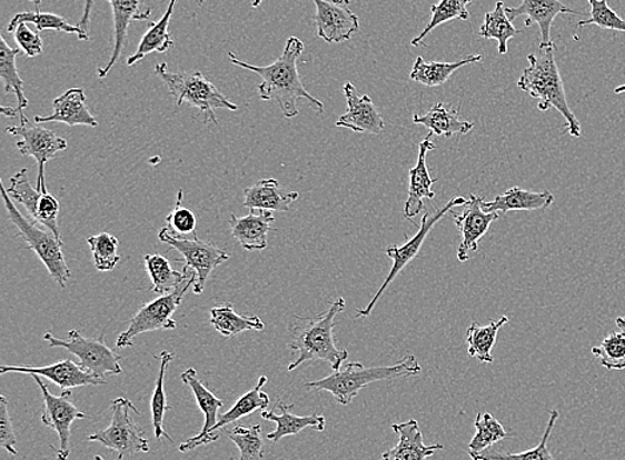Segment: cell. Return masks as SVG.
Here are the masks:
<instances>
[{
	"label": "cell",
	"mask_w": 625,
	"mask_h": 460,
	"mask_svg": "<svg viewBox=\"0 0 625 460\" xmlns=\"http://www.w3.org/2000/svg\"><path fill=\"white\" fill-rule=\"evenodd\" d=\"M305 51V43L297 37L287 39L285 50L281 56L270 66H252L239 60L232 52H228V58L234 66L247 71H252L261 78L258 86L259 98L264 101H277L281 113L287 119L298 117V101L305 99L318 113L325 112L319 99L312 97L301 83L298 71V60Z\"/></svg>",
	"instance_id": "1"
},
{
	"label": "cell",
	"mask_w": 625,
	"mask_h": 460,
	"mask_svg": "<svg viewBox=\"0 0 625 460\" xmlns=\"http://www.w3.org/2000/svg\"><path fill=\"white\" fill-rule=\"evenodd\" d=\"M346 300L339 297L325 313L315 317L295 316L290 328L288 348L298 351V358L288 364V371L297 370L300 364L323 361L340 370L348 358V351L335 344V317L345 310Z\"/></svg>",
	"instance_id": "2"
},
{
	"label": "cell",
	"mask_w": 625,
	"mask_h": 460,
	"mask_svg": "<svg viewBox=\"0 0 625 460\" xmlns=\"http://www.w3.org/2000/svg\"><path fill=\"white\" fill-rule=\"evenodd\" d=\"M555 50L556 46L553 44L540 50L537 56L530 53L528 56L529 67L522 73L517 87L539 101L537 103L539 111L546 112L550 108H555L566 119V131L571 137L581 138V121L568 106L559 67L555 60Z\"/></svg>",
	"instance_id": "3"
},
{
	"label": "cell",
	"mask_w": 625,
	"mask_h": 460,
	"mask_svg": "<svg viewBox=\"0 0 625 460\" xmlns=\"http://www.w3.org/2000/svg\"><path fill=\"white\" fill-rule=\"evenodd\" d=\"M421 373V367L414 356L403 358L393 367L365 368L359 362H351L345 368L334 371L323 380L307 382L306 389L331 392L340 404L346 406L359 394L366 386L379 381L396 380V378L416 377Z\"/></svg>",
	"instance_id": "4"
},
{
	"label": "cell",
	"mask_w": 625,
	"mask_h": 460,
	"mask_svg": "<svg viewBox=\"0 0 625 460\" xmlns=\"http://www.w3.org/2000/svg\"><path fill=\"white\" fill-rule=\"evenodd\" d=\"M156 73L165 81L168 91L177 100V106L190 104L204 114L205 123L218 124L215 110L224 108L228 111H238V106L228 100L217 86L208 81L200 72H173L166 63L156 66Z\"/></svg>",
	"instance_id": "5"
},
{
	"label": "cell",
	"mask_w": 625,
	"mask_h": 460,
	"mask_svg": "<svg viewBox=\"0 0 625 460\" xmlns=\"http://www.w3.org/2000/svg\"><path fill=\"white\" fill-rule=\"evenodd\" d=\"M0 192L4 201L7 213L13 226L18 229V236L27 243V248L37 253L39 260L49 270L52 280L58 283L60 288H65L66 283L71 279V270L67 267L63 254V240L58 239L50 230H44L43 227L36 224L26 216L18 211L13 204L10 194L3 182L0 181Z\"/></svg>",
	"instance_id": "6"
},
{
	"label": "cell",
	"mask_w": 625,
	"mask_h": 460,
	"mask_svg": "<svg viewBox=\"0 0 625 460\" xmlns=\"http://www.w3.org/2000/svg\"><path fill=\"white\" fill-rule=\"evenodd\" d=\"M112 419L109 428L87 438L89 442L102 443L105 448L118 452V460L125 457L150 452L149 439L131 418V411L140 414L137 406L123 397L113 399L111 403Z\"/></svg>",
	"instance_id": "7"
},
{
	"label": "cell",
	"mask_w": 625,
	"mask_h": 460,
	"mask_svg": "<svg viewBox=\"0 0 625 460\" xmlns=\"http://www.w3.org/2000/svg\"><path fill=\"white\" fill-rule=\"evenodd\" d=\"M158 239L167 243L183 257L186 266L183 269L191 270L195 274L194 293L205 292L208 277L221 263L230 260L227 250L215 246L214 242L199 240L197 233L192 236H177L167 228L160 229Z\"/></svg>",
	"instance_id": "8"
},
{
	"label": "cell",
	"mask_w": 625,
	"mask_h": 460,
	"mask_svg": "<svg viewBox=\"0 0 625 460\" xmlns=\"http://www.w3.org/2000/svg\"><path fill=\"white\" fill-rule=\"evenodd\" d=\"M43 338L50 348H63L77 356L80 367L100 380H106L109 376L122 374L123 369L120 364L122 357L107 347L103 337H85L78 330H71L67 340H60L51 333H46Z\"/></svg>",
	"instance_id": "9"
},
{
	"label": "cell",
	"mask_w": 625,
	"mask_h": 460,
	"mask_svg": "<svg viewBox=\"0 0 625 460\" xmlns=\"http://www.w3.org/2000/svg\"><path fill=\"white\" fill-rule=\"evenodd\" d=\"M195 274L188 280L183 287L175 290V292L166 296H159L158 299L146 303L140 308L138 313L132 317L129 328L120 333L117 340L118 349L131 348L133 340L140 334L151 333V331L177 329L178 323L173 320L175 311L183 301L188 289L194 287Z\"/></svg>",
	"instance_id": "10"
},
{
	"label": "cell",
	"mask_w": 625,
	"mask_h": 460,
	"mask_svg": "<svg viewBox=\"0 0 625 460\" xmlns=\"http://www.w3.org/2000/svg\"><path fill=\"white\" fill-rule=\"evenodd\" d=\"M467 202L468 201L465 198H454L453 200H449L445 207L436 209L433 213H426L423 216L418 233H416L413 239H409L405 246H393L386 249V254L394 261L391 272L388 273L386 281L383 282V286L373 297V300L369 301L368 306L365 309L356 311V317L366 318L373 313L376 303L379 302L383 294H385L386 290L389 286H391L396 277H398L401 270L405 269L416 256H418L423 243H425L427 236L431 232L433 228L438 224V222L445 218L448 212H453L454 208L466 206Z\"/></svg>",
	"instance_id": "11"
},
{
	"label": "cell",
	"mask_w": 625,
	"mask_h": 460,
	"mask_svg": "<svg viewBox=\"0 0 625 460\" xmlns=\"http://www.w3.org/2000/svg\"><path fill=\"white\" fill-rule=\"evenodd\" d=\"M7 193L13 201L19 202L26 209L29 219L36 224L50 230L58 239L62 240L59 229L60 204L56 196L49 192H40L37 188H32L29 180V169L23 168L22 171L10 178V188Z\"/></svg>",
	"instance_id": "12"
},
{
	"label": "cell",
	"mask_w": 625,
	"mask_h": 460,
	"mask_svg": "<svg viewBox=\"0 0 625 460\" xmlns=\"http://www.w3.org/2000/svg\"><path fill=\"white\" fill-rule=\"evenodd\" d=\"M7 133L18 138L17 148L22 156L33 158L38 162L37 189L47 192L44 181V167L47 162L56 159L58 152L67 150V140L42 126H30V123L11 126Z\"/></svg>",
	"instance_id": "13"
},
{
	"label": "cell",
	"mask_w": 625,
	"mask_h": 460,
	"mask_svg": "<svg viewBox=\"0 0 625 460\" xmlns=\"http://www.w3.org/2000/svg\"><path fill=\"white\" fill-rule=\"evenodd\" d=\"M42 391L44 410L42 422L44 426L56 430L60 439V448L57 451L58 460H67L71 454V426L78 419L87 418L76 404L70 402L72 390H63L59 397L51 394L42 378L32 376Z\"/></svg>",
	"instance_id": "14"
},
{
	"label": "cell",
	"mask_w": 625,
	"mask_h": 460,
	"mask_svg": "<svg viewBox=\"0 0 625 460\" xmlns=\"http://www.w3.org/2000/svg\"><path fill=\"white\" fill-rule=\"evenodd\" d=\"M266 376L259 378V382L255 388L245 396H241L226 414L220 416L218 423L207 432L205 436H195L187 439L186 442L179 446L180 452L191 451L199 448V446L211 444L217 442L221 436V430L227 428L228 424L238 422L239 419L254 414L255 411H265L270 404V397L264 391V386L267 383Z\"/></svg>",
	"instance_id": "15"
},
{
	"label": "cell",
	"mask_w": 625,
	"mask_h": 460,
	"mask_svg": "<svg viewBox=\"0 0 625 460\" xmlns=\"http://www.w3.org/2000/svg\"><path fill=\"white\" fill-rule=\"evenodd\" d=\"M484 198L476 194H469L465 212L454 213L455 224L459 228L462 241L458 248V260L466 262L470 253L479 250V241L486 236L490 224L499 220L500 214L497 212H486L483 209Z\"/></svg>",
	"instance_id": "16"
},
{
	"label": "cell",
	"mask_w": 625,
	"mask_h": 460,
	"mask_svg": "<svg viewBox=\"0 0 625 460\" xmlns=\"http://www.w3.org/2000/svg\"><path fill=\"white\" fill-rule=\"evenodd\" d=\"M316 7L315 24L318 37L327 43H341L359 31V18L347 6L327 0H312Z\"/></svg>",
	"instance_id": "17"
},
{
	"label": "cell",
	"mask_w": 625,
	"mask_h": 460,
	"mask_svg": "<svg viewBox=\"0 0 625 460\" xmlns=\"http://www.w3.org/2000/svg\"><path fill=\"white\" fill-rule=\"evenodd\" d=\"M343 92L347 99V111L336 121V127L348 128L355 133L379 134L385 131V120L368 94L359 97L351 81H347Z\"/></svg>",
	"instance_id": "18"
},
{
	"label": "cell",
	"mask_w": 625,
	"mask_h": 460,
	"mask_svg": "<svg viewBox=\"0 0 625 460\" xmlns=\"http://www.w3.org/2000/svg\"><path fill=\"white\" fill-rule=\"evenodd\" d=\"M111 4L113 19V49L109 62L98 70L100 79L109 76L112 67L122 57L127 42V32L132 20H150L151 9L146 0H107Z\"/></svg>",
	"instance_id": "19"
},
{
	"label": "cell",
	"mask_w": 625,
	"mask_h": 460,
	"mask_svg": "<svg viewBox=\"0 0 625 460\" xmlns=\"http://www.w3.org/2000/svg\"><path fill=\"white\" fill-rule=\"evenodd\" d=\"M20 373L29 376L44 377L47 380L59 386L63 390L83 388V386L106 384V380L92 376L79 363L65 360L49 364V367H0V374Z\"/></svg>",
	"instance_id": "20"
},
{
	"label": "cell",
	"mask_w": 625,
	"mask_h": 460,
	"mask_svg": "<svg viewBox=\"0 0 625 460\" xmlns=\"http://www.w3.org/2000/svg\"><path fill=\"white\" fill-rule=\"evenodd\" d=\"M506 13L510 22L517 18L526 17V27L533 26V23L539 26L542 36L540 50L554 44L553 40H550V29H553V23L557 16H562V13L583 16L582 12L569 9L560 0H523L520 6L506 7Z\"/></svg>",
	"instance_id": "21"
},
{
	"label": "cell",
	"mask_w": 625,
	"mask_h": 460,
	"mask_svg": "<svg viewBox=\"0 0 625 460\" xmlns=\"http://www.w3.org/2000/svg\"><path fill=\"white\" fill-rule=\"evenodd\" d=\"M435 150L429 137L419 144V156L416 166L409 169V192L405 206V218L411 220L425 209V200L435 198L433 186L436 181L429 176L427 167V154Z\"/></svg>",
	"instance_id": "22"
},
{
	"label": "cell",
	"mask_w": 625,
	"mask_h": 460,
	"mask_svg": "<svg viewBox=\"0 0 625 460\" xmlns=\"http://www.w3.org/2000/svg\"><path fill=\"white\" fill-rule=\"evenodd\" d=\"M53 112L50 117H36L37 124L63 123L70 127H98L99 121L93 118L82 88H71L53 100Z\"/></svg>",
	"instance_id": "23"
},
{
	"label": "cell",
	"mask_w": 625,
	"mask_h": 460,
	"mask_svg": "<svg viewBox=\"0 0 625 460\" xmlns=\"http://www.w3.org/2000/svg\"><path fill=\"white\" fill-rule=\"evenodd\" d=\"M275 216L270 211H258L250 209V214L245 218L231 214L230 227L235 239L247 252H259L268 246V232L272 228Z\"/></svg>",
	"instance_id": "24"
},
{
	"label": "cell",
	"mask_w": 625,
	"mask_h": 460,
	"mask_svg": "<svg viewBox=\"0 0 625 460\" xmlns=\"http://www.w3.org/2000/svg\"><path fill=\"white\" fill-rule=\"evenodd\" d=\"M393 430L399 436V443L383 454L380 460H426L436 451L443 450V444L426 446L423 441L419 423L409 419L405 423L393 424Z\"/></svg>",
	"instance_id": "25"
},
{
	"label": "cell",
	"mask_w": 625,
	"mask_h": 460,
	"mask_svg": "<svg viewBox=\"0 0 625 460\" xmlns=\"http://www.w3.org/2000/svg\"><path fill=\"white\" fill-rule=\"evenodd\" d=\"M555 196L548 191L533 192L520 187L509 188L506 193L496 196L494 201H484L486 212L540 211L554 204Z\"/></svg>",
	"instance_id": "26"
},
{
	"label": "cell",
	"mask_w": 625,
	"mask_h": 460,
	"mask_svg": "<svg viewBox=\"0 0 625 460\" xmlns=\"http://www.w3.org/2000/svg\"><path fill=\"white\" fill-rule=\"evenodd\" d=\"M298 199V192L284 191L278 180L264 179L246 189L244 206L258 211L287 212Z\"/></svg>",
	"instance_id": "27"
},
{
	"label": "cell",
	"mask_w": 625,
	"mask_h": 460,
	"mask_svg": "<svg viewBox=\"0 0 625 460\" xmlns=\"http://www.w3.org/2000/svg\"><path fill=\"white\" fill-rule=\"evenodd\" d=\"M292 408L294 404L287 406L285 402L279 401L277 409L280 410V414H278L277 410L261 411V418L277 423V430L267 436V439H270L271 442L278 443L280 439L286 437L298 436L299 432L308 428L319 432L326 430L325 417L318 414L308 417L294 416L291 412Z\"/></svg>",
	"instance_id": "28"
},
{
	"label": "cell",
	"mask_w": 625,
	"mask_h": 460,
	"mask_svg": "<svg viewBox=\"0 0 625 460\" xmlns=\"http://www.w3.org/2000/svg\"><path fill=\"white\" fill-rule=\"evenodd\" d=\"M414 123L428 128L429 137L452 138L454 134H467L474 124L459 118V108L448 110L445 104L436 103L426 114H414Z\"/></svg>",
	"instance_id": "29"
},
{
	"label": "cell",
	"mask_w": 625,
	"mask_h": 460,
	"mask_svg": "<svg viewBox=\"0 0 625 460\" xmlns=\"http://www.w3.org/2000/svg\"><path fill=\"white\" fill-rule=\"evenodd\" d=\"M177 2L178 0H170L165 16L161 17L158 22L151 23L149 31H147L142 40H140L137 52L127 60V66L139 63L140 60L149 57L150 53H165L172 49L173 39L170 32H168V29H170L172 13Z\"/></svg>",
	"instance_id": "30"
},
{
	"label": "cell",
	"mask_w": 625,
	"mask_h": 460,
	"mask_svg": "<svg viewBox=\"0 0 625 460\" xmlns=\"http://www.w3.org/2000/svg\"><path fill=\"white\" fill-rule=\"evenodd\" d=\"M145 263L152 282L151 290L159 296L175 292L192 277V273H188L186 269H183V272L173 270L171 262L160 254H146Z\"/></svg>",
	"instance_id": "31"
},
{
	"label": "cell",
	"mask_w": 625,
	"mask_h": 460,
	"mask_svg": "<svg viewBox=\"0 0 625 460\" xmlns=\"http://www.w3.org/2000/svg\"><path fill=\"white\" fill-rule=\"evenodd\" d=\"M22 52L20 49H12L0 36V78L4 83L6 93L11 91L17 94L20 124L29 123L23 111L29 107V100L24 97L23 80L19 77L17 57Z\"/></svg>",
	"instance_id": "32"
},
{
	"label": "cell",
	"mask_w": 625,
	"mask_h": 460,
	"mask_svg": "<svg viewBox=\"0 0 625 460\" xmlns=\"http://www.w3.org/2000/svg\"><path fill=\"white\" fill-rule=\"evenodd\" d=\"M210 323L225 338L237 337L248 330H265V323L258 316H240L231 302L212 308Z\"/></svg>",
	"instance_id": "33"
},
{
	"label": "cell",
	"mask_w": 625,
	"mask_h": 460,
	"mask_svg": "<svg viewBox=\"0 0 625 460\" xmlns=\"http://www.w3.org/2000/svg\"><path fill=\"white\" fill-rule=\"evenodd\" d=\"M483 56H469L455 63L429 62L419 57L413 67L409 78L426 87H439L446 84L455 71L467 64L480 63Z\"/></svg>",
	"instance_id": "34"
},
{
	"label": "cell",
	"mask_w": 625,
	"mask_h": 460,
	"mask_svg": "<svg viewBox=\"0 0 625 460\" xmlns=\"http://www.w3.org/2000/svg\"><path fill=\"white\" fill-rule=\"evenodd\" d=\"M508 322V317L503 316L499 321H493L488 324L477 322L470 324L467 330L468 354L477 358L483 363H493V349L496 343L497 333Z\"/></svg>",
	"instance_id": "35"
},
{
	"label": "cell",
	"mask_w": 625,
	"mask_h": 460,
	"mask_svg": "<svg viewBox=\"0 0 625 460\" xmlns=\"http://www.w3.org/2000/svg\"><path fill=\"white\" fill-rule=\"evenodd\" d=\"M181 382L188 386L194 392L195 399H197L199 409L205 414V426L198 436H205L210 431L215 424L218 423V412L224 408V401L214 394L210 390L206 388L204 383L198 378L197 370L190 368L181 373Z\"/></svg>",
	"instance_id": "36"
},
{
	"label": "cell",
	"mask_w": 625,
	"mask_h": 460,
	"mask_svg": "<svg viewBox=\"0 0 625 460\" xmlns=\"http://www.w3.org/2000/svg\"><path fill=\"white\" fill-rule=\"evenodd\" d=\"M20 23H31L37 27L38 31L51 30L65 33H73L80 40H89V33L80 29L79 26H72L67 22L63 17L56 16V13L50 12H20L17 13L10 20L9 26H7V31L12 33L16 31Z\"/></svg>",
	"instance_id": "37"
},
{
	"label": "cell",
	"mask_w": 625,
	"mask_h": 460,
	"mask_svg": "<svg viewBox=\"0 0 625 460\" xmlns=\"http://www.w3.org/2000/svg\"><path fill=\"white\" fill-rule=\"evenodd\" d=\"M175 354L171 351H161L159 356H156L160 361L158 380L156 383V390H153L152 401H151V414H152V426L153 432H156V438H166L168 441L173 442V439L167 434L163 428L165 416L168 410H171V406L167 404V397L165 390V378L170 364L173 360Z\"/></svg>",
	"instance_id": "38"
},
{
	"label": "cell",
	"mask_w": 625,
	"mask_h": 460,
	"mask_svg": "<svg viewBox=\"0 0 625 460\" xmlns=\"http://www.w3.org/2000/svg\"><path fill=\"white\" fill-rule=\"evenodd\" d=\"M519 30L515 29L513 22L506 13V6L497 2L495 10L486 13V19L480 27L479 36L484 39H496L499 42L500 56L508 52V40L519 36Z\"/></svg>",
	"instance_id": "39"
},
{
	"label": "cell",
	"mask_w": 625,
	"mask_h": 460,
	"mask_svg": "<svg viewBox=\"0 0 625 460\" xmlns=\"http://www.w3.org/2000/svg\"><path fill=\"white\" fill-rule=\"evenodd\" d=\"M476 434L468 446V454L470 458L482 454L487 451L490 446L503 441L508 438L506 430L496 418L489 412H479L475 419Z\"/></svg>",
	"instance_id": "40"
},
{
	"label": "cell",
	"mask_w": 625,
	"mask_h": 460,
	"mask_svg": "<svg viewBox=\"0 0 625 460\" xmlns=\"http://www.w3.org/2000/svg\"><path fill=\"white\" fill-rule=\"evenodd\" d=\"M559 419V411H549V419L546 431H544L542 441L536 448L520 452V454H510V452L500 451H484L482 454L476 456L473 460H555L548 450V442L550 434L555 429V424Z\"/></svg>",
	"instance_id": "41"
},
{
	"label": "cell",
	"mask_w": 625,
	"mask_h": 460,
	"mask_svg": "<svg viewBox=\"0 0 625 460\" xmlns=\"http://www.w3.org/2000/svg\"><path fill=\"white\" fill-rule=\"evenodd\" d=\"M469 3H473V0H439V3L431 7L433 18L429 20L425 31L419 37H416L411 44L414 47L420 46L428 33H431L440 24L452 22L455 19H469V11L467 9Z\"/></svg>",
	"instance_id": "42"
},
{
	"label": "cell",
	"mask_w": 625,
	"mask_h": 460,
	"mask_svg": "<svg viewBox=\"0 0 625 460\" xmlns=\"http://www.w3.org/2000/svg\"><path fill=\"white\" fill-rule=\"evenodd\" d=\"M227 437L237 444L240 451L239 460H265V441L260 424H254L251 428L238 426L228 430Z\"/></svg>",
	"instance_id": "43"
},
{
	"label": "cell",
	"mask_w": 625,
	"mask_h": 460,
	"mask_svg": "<svg viewBox=\"0 0 625 460\" xmlns=\"http://www.w3.org/2000/svg\"><path fill=\"white\" fill-rule=\"evenodd\" d=\"M87 243L90 246L93 263H96L99 272H111L117 268L120 254L118 253L119 241L116 236L106 232L99 233L89 237Z\"/></svg>",
	"instance_id": "44"
},
{
	"label": "cell",
	"mask_w": 625,
	"mask_h": 460,
	"mask_svg": "<svg viewBox=\"0 0 625 460\" xmlns=\"http://www.w3.org/2000/svg\"><path fill=\"white\" fill-rule=\"evenodd\" d=\"M594 357L607 370H625V331L611 333L593 348Z\"/></svg>",
	"instance_id": "45"
},
{
	"label": "cell",
	"mask_w": 625,
	"mask_h": 460,
	"mask_svg": "<svg viewBox=\"0 0 625 460\" xmlns=\"http://www.w3.org/2000/svg\"><path fill=\"white\" fill-rule=\"evenodd\" d=\"M591 16L577 23V27L597 26L603 30L625 32V20L611 9L607 0H588Z\"/></svg>",
	"instance_id": "46"
},
{
	"label": "cell",
	"mask_w": 625,
	"mask_h": 460,
	"mask_svg": "<svg viewBox=\"0 0 625 460\" xmlns=\"http://www.w3.org/2000/svg\"><path fill=\"white\" fill-rule=\"evenodd\" d=\"M181 201H183V191L178 192L177 204H175L173 211L167 216V229L171 233L177 236H192L195 229H197V216L191 211L190 208L181 207Z\"/></svg>",
	"instance_id": "47"
},
{
	"label": "cell",
	"mask_w": 625,
	"mask_h": 460,
	"mask_svg": "<svg viewBox=\"0 0 625 460\" xmlns=\"http://www.w3.org/2000/svg\"><path fill=\"white\" fill-rule=\"evenodd\" d=\"M12 33L20 51H23L26 57L37 58L42 56L43 40L40 38L39 32L29 29L27 23H20Z\"/></svg>",
	"instance_id": "48"
},
{
	"label": "cell",
	"mask_w": 625,
	"mask_h": 460,
	"mask_svg": "<svg viewBox=\"0 0 625 460\" xmlns=\"http://www.w3.org/2000/svg\"><path fill=\"white\" fill-rule=\"evenodd\" d=\"M0 446L12 457L18 456L17 437L12 428L9 401L4 396L0 397Z\"/></svg>",
	"instance_id": "49"
},
{
	"label": "cell",
	"mask_w": 625,
	"mask_h": 460,
	"mask_svg": "<svg viewBox=\"0 0 625 460\" xmlns=\"http://www.w3.org/2000/svg\"><path fill=\"white\" fill-rule=\"evenodd\" d=\"M93 4H96V0H85L83 7V16L80 18L78 26L83 31H89L90 29V20H91V12L93 9Z\"/></svg>",
	"instance_id": "50"
},
{
	"label": "cell",
	"mask_w": 625,
	"mask_h": 460,
	"mask_svg": "<svg viewBox=\"0 0 625 460\" xmlns=\"http://www.w3.org/2000/svg\"><path fill=\"white\" fill-rule=\"evenodd\" d=\"M0 112H2V114H4V117L7 118H18L19 117V111L18 108H12V107H2L0 108Z\"/></svg>",
	"instance_id": "51"
},
{
	"label": "cell",
	"mask_w": 625,
	"mask_h": 460,
	"mask_svg": "<svg viewBox=\"0 0 625 460\" xmlns=\"http://www.w3.org/2000/svg\"><path fill=\"white\" fill-rule=\"evenodd\" d=\"M616 327L619 328L621 330L625 331V318L624 317L617 318Z\"/></svg>",
	"instance_id": "52"
},
{
	"label": "cell",
	"mask_w": 625,
	"mask_h": 460,
	"mask_svg": "<svg viewBox=\"0 0 625 460\" xmlns=\"http://www.w3.org/2000/svg\"><path fill=\"white\" fill-rule=\"evenodd\" d=\"M333 3L340 4V6H349L351 2L349 0H333Z\"/></svg>",
	"instance_id": "53"
},
{
	"label": "cell",
	"mask_w": 625,
	"mask_h": 460,
	"mask_svg": "<svg viewBox=\"0 0 625 460\" xmlns=\"http://www.w3.org/2000/svg\"><path fill=\"white\" fill-rule=\"evenodd\" d=\"M30 2L36 4L37 11H39L40 6H42V0H30Z\"/></svg>",
	"instance_id": "54"
},
{
	"label": "cell",
	"mask_w": 625,
	"mask_h": 460,
	"mask_svg": "<svg viewBox=\"0 0 625 460\" xmlns=\"http://www.w3.org/2000/svg\"><path fill=\"white\" fill-rule=\"evenodd\" d=\"M625 92V84L617 87L615 93L621 94Z\"/></svg>",
	"instance_id": "55"
},
{
	"label": "cell",
	"mask_w": 625,
	"mask_h": 460,
	"mask_svg": "<svg viewBox=\"0 0 625 460\" xmlns=\"http://www.w3.org/2000/svg\"><path fill=\"white\" fill-rule=\"evenodd\" d=\"M261 2H264V0H254V2H252L254 9H258V7L261 4Z\"/></svg>",
	"instance_id": "56"
},
{
	"label": "cell",
	"mask_w": 625,
	"mask_h": 460,
	"mask_svg": "<svg viewBox=\"0 0 625 460\" xmlns=\"http://www.w3.org/2000/svg\"><path fill=\"white\" fill-rule=\"evenodd\" d=\"M93 460H105V459H103V457L96 456V457H93Z\"/></svg>",
	"instance_id": "57"
},
{
	"label": "cell",
	"mask_w": 625,
	"mask_h": 460,
	"mask_svg": "<svg viewBox=\"0 0 625 460\" xmlns=\"http://www.w3.org/2000/svg\"><path fill=\"white\" fill-rule=\"evenodd\" d=\"M205 0H199V4H204Z\"/></svg>",
	"instance_id": "58"
}]
</instances>
